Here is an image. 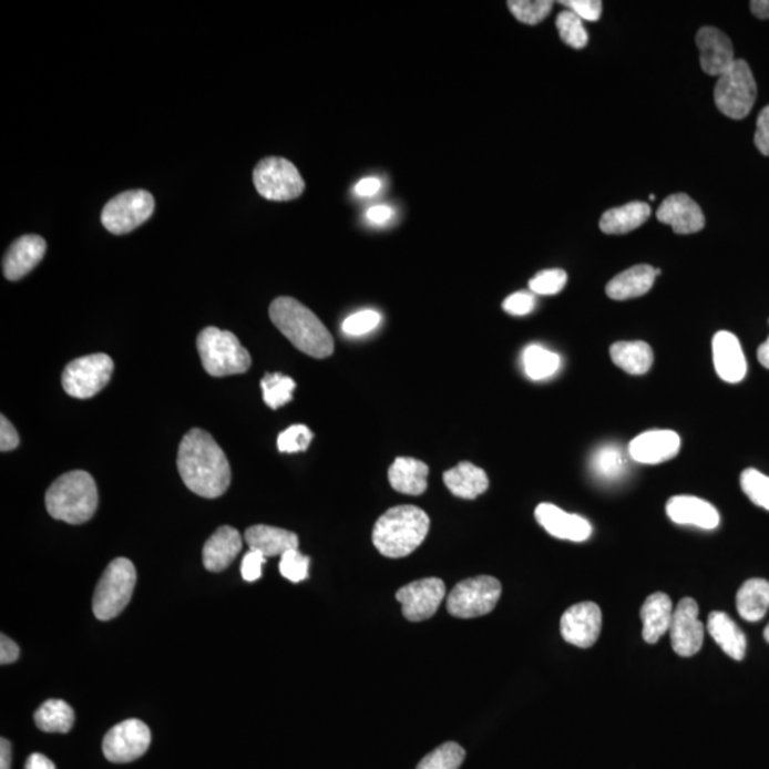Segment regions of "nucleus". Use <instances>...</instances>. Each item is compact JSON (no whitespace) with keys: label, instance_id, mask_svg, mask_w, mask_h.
Instances as JSON below:
<instances>
[{"label":"nucleus","instance_id":"a211bd4d","mask_svg":"<svg viewBox=\"0 0 769 769\" xmlns=\"http://www.w3.org/2000/svg\"><path fill=\"white\" fill-rule=\"evenodd\" d=\"M696 43L700 50L704 73L720 78L736 62L730 38L720 29L706 27L698 30Z\"/></svg>","mask_w":769,"mask_h":769},{"label":"nucleus","instance_id":"c03bdc74","mask_svg":"<svg viewBox=\"0 0 769 769\" xmlns=\"http://www.w3.org/2000/svg\"><path fill=\"white\" fill-rule=\"evenodd\" d=\"M381 314L373 311V309H363L352 314L342 324L344 332L351 337H361L366 334L373 331L381 324Z\"/></svg>","mask_w":769,"mask_h":769},{"label":"nucleus","instance_id":"864d4df0","mask_svg":"<svg viewBox=\"0 0 769 769\" xmlns=\"http://www.w3.org/2000/svg\"><path fill=\"white\" fill-rule=\"evenodd\" d=\"M381 180L377 177H367L357 183L356 193L359 197H373L381 192Z\"/></svg>","mask_w":769,"mask_h":769},{"label":"nucleus","instance_id":"5701e85b","mask_svg":"<svg viewBox=\"0 0 769 769\" xmlns=\"http://www.w3.org/2000/svg\"><path fill=\"white\" fill-rule=\"evenodd\" d=\"M243 548L242 534L232 526L219 527L203 547V563L208 572L219 573L236 561Z\"/></svg>","mask_w":769,"mask_h":769},{"label":"nucleus","instance_id":"f3484780","mask_svg":"<svg viewBox=\"0 0 769 769\" xmlns=\"http://www.w3.org/2000/svg\"><path fill=\"white\" fill-rule=\"evenodd\" d=\"M534 516L544 531L562 541L582 543L588 541L593 533L592 524L587 519L564 512L552 503L539 504Z\"/></svg>","mask_w":769,"mask_h":769},{"label":"nucleus","instance_id":"ea45409f","mask_svg":"<svg viewBox=\"0 0 769 769\" xmlns=\"http://www.w3.org/2000/svg\"><path fill=\"white\" fill-rule=\"evenodd\" d=\"M741 489L758 507L769 511V478L757 469H746L741 473Z\"/></svg>","mask_w":769,"mask_h":769},{"label":"nucleus","instance_id":"0eeeda50","mask_svg":"<svg viewBox=\"0 0 769 769\" xmlns=\"http://www.w3.org/2000/svg\"><path fill=\"white\" fill-rule=\"evenodd\" d=\"M757 99V83L746 60L737 59L726 73L718 78L714 89V102L722 114L734 120L746 119Z\"/></svg>","mask_w":769,"mask_h":769},{"label":"nucleus","instance_id":"bb28decb","mask_svg":"<svg viewBox=\"0 0 769 769\" xmlns=\"http://www.w3.org/2000/svg\"><path fill=\"white\" fill-rule=\"evenodd\" d=\"M429 468L414 458H398L389 468L388 479L394 491L419 496L428 489Z\"/></svg>","mask_w":769,"mask_h":769},{"label":"nucleus","instance_id":"dca6fc26","mask_svg":"<svg viewBox=\"0 0 769 769\" xmlns=\"http://www.w3.org/2000/svg\"><path fill=\"white\" fill-rule=\"evenodd\" d=\"M681 448L680 434L673 431H648L634 438L627 453L633 462L658 464L677 457Z\"/></svg>","mask_w":769,"mask_h":769},{"label":"nucleus","instance_id":"20e7f679","mask_svg":"<svg viewBox=\"0 0 769 769\" xmlns=\"http://www.w3.org/2000/svg\"><path fill=\"white\" fill-rule=\"evenodd\" d=\"M99 492L92 474L73 471L62 474L47 493V509L57 521L86 523L98 511Z\"/></svg>","mask_w":769,"mask_h":769},{"label":"nucleus","instance_id":"393cba45","mask_svg":"<svg viewBox=\"0 0 769 769\" xmlns=\"http://www.w3.org/2000/svg\"><path fill=\"white\" fill-rule=\"evenodd\" d=\"M249 551L263 553L266 557L283 556L288 551H297L299 546L296 533L286 529L257 524L246 532Z\"/></svg>","mask_w":769,"mask_h":769},{"label":"nucleus","instance_id":"58836bf2","mask_svg":"<svg viewBox=\"0 0 769 769\" xmlns=\"http://www.w3.org/2000/svg\"><path fill=\"white\" fill-rule=\"evenodd\" d=\"M507 7L519 22L537 24L551 14L553 2L551 0H511Z\"/></svg>","mask_w":769,"mask_h":769},{"label":"nucleus","instance_id":"f704fd0d","mask_svg":"<svg viewBox=\"0 0 769 769\" xmlns=\"http://www.w3.org/2000/svg\"><path fill=\"white\" fill-rule=\"evenodd\" d=\"M524 373L532 381H543L557 373L562 366V358L556 352L541 346H529L522 356Z\"/></svg>","mask_w":769,"mask_h":769},{"label":"nucleus","instance_id":"052dcab7","mask_svg":"<svg viewBox=\"0 0 769 769\" xmlns=\"http://www.w3.org/2000/svg\"><path fill=\"white\" fill-rule=\"evenodd\" d=\"M768 324H769V319H768Z\"/></svg>","mask_w":769,"mask_h":769},{"label":"nucleus","instance_id":"9b49d317","mask_svg":"<svg viewBox=\"0 0 769 769\" xmlns=\"http://www.w3.org/2000/svg\"><path fill=\"white\" fill-rule=\"evenodd\" d=\"M154 198L146 189H132L110 199L102 212V223L110 233L122 236L142 226L153 216Z\"/></svg>","mask_w":769,"mask_h":769},{"label":"nucleus","instance_id":"7ed1b4c3","mask_svg":"<svg viewBox=\"0 0 769 769\" xmlns=\"http://www.w3.org/2000/svg\"><path fill=\"white\" fill-rule=\"evenodd\" d=\"M431 521L421 507H391L378 519L372 532L373 546L389 558L412 554L427 539Z\"/></svg>","mask_w":769,"mask_h":769},{"label":"nucleus","instance_id":"f03ea898","mask_svg":"<svg viewBox=\"0 0 769 769\" xmlns=\"http://www.w3.org/2000/svg\"><path fill=\"white\" fill-rule=\"evenodd\" d=\"M269 318L288 341L307 356L324 359L332 356L334 338L311 309L291 297L274 299Z\"/></svg>","mask_w":769,"mask_h":769},{"label":"nucleus","instance_id":"b1692460","mask_svg":"<svg viewBox=\"0 0 769 769\" xmlns=\"http://www.w3.org/2000/svg\"><path fill=\"white\" fill-rule=\"evenodd\" d=\"M656 278V268L646 266V264L634 266L614 277L607 284L606 294L614 301L643 297L650 291Z\"/></svg>","mask_w":769,"mask_h":769},{"label":"nucleus","instance_id":"f8f14e48","mask_svg":"<svg viewBox=\"0 0 769 769\" xmlns=\"http://www.w3.org/2000/svg\"><path fill=\"white\" fill-rule=\"evenodd\" d=\"M152 744L147 724L126 720L114 726L103 740V753L110 762L126 763L139 760Z\"/></svg>","mask_w":769,"mask_h":769},{"label":"nucleus","instance_id":"423d86ee","mask_svg":"<svg viewBox=\"0 0 769 769\" xmlns=\"http://www.w3.org/2000/svg\"><path fill=\"white\" fill-rule=\"evenodd\" d=\"M136 581V568L129 558L119 557L110 563L94 592V616L99 621L109 622L122 614L132 601Z\"/></svg>","mask_w":769,"mask_h":769},{"label":"nucleus","instance_id":"3c124183","mask_svg":"<svg viewBox=\"0 0 769 769\" xmlns=\"http://www.w3.org/2000/svg\"><path fill=\"white\" fill-rule=\"evenodd\" d=\"M19 646L13 640H10L8 636L2 634L0 638V664L7 666V664H12L19 658Z\"/></svg>","mask_w":769,"mask_h":769},{"label":"nucleus","instance_id":"5fc2aeb1","mask_svg":"<svg viewBox=\"0 0 769 769\" xmlns=\"http://www.w3.org/2000/svg\"><path fill=\"white\" fill-rule=\"evenodd\" d=\"M27 769H57V767H54V763L50 761L48 757H44L43 753L37 752L28 758Z\"/></svg>","mask_w":769,"mask_h":769},{"label":"nucleus","instance_id":"39448f33","mask_svg":"<svg viewBox=\"0 0 769 769\" xmlns=\"http://www.w3.org/2000/svg\"><path fill=\"white\" fill-rule=\"evenodd\" d=\"M198 356L208 376H239L252 367V357L233 332L208 327L197 338Z\"/></svg>","mask_w":769,"mask_h":769},{"label":"nucleus","instance_id":"8fccbe9b","mask_svg":"<svg viewBox=\"0 0 769 769\" xmlns=\"http://www.w3.org/2000/svg\"><path fill=\"white\" fill-rule=\"evenodd\" d=\"M19 442L17 429L2 414V419H0V451H13L19 447Z\"/></svg>","mask_w":769,"mask_h":769},{"label":"nucleus","instance_id":"c756f323","mask_svg":"<svg viewBox=\"0 0 769 769\" xmlns=\"http://www.w3.org/2000/svg\"><path fill=\"white\" fill-rule=\"evenodd\" d=\"M650 216L652 208L647 203L632 202L626 206L607 209L598 226L608 236H621L642 227Z\"/></svg>","mask_w":769,"mask_h":769},{"label":"nucleus","instance_id":"473e14b6","mask_svg":"<svg viewBox=\"0 0 769 769\" xmlns=\"http://www.w3.org/2000/svg\"><path fill=\"white\" fill-rule=\"evenodd\" d=\"M769 608V582L751 578L737 593V611L744 621L756 623L766 616Z\"/></svg>","mask_w":769,"mask_h":769},{"label":"nucleus","instance_id":"ddd939ff","mask_svg":"<svg viewBox=\"0 0 769 769\" xmlns=\"http://www.w3.org/2000/svg\"><path fill=\"white\" fill-rule=\"evenodd\" d=\"M447 587L441 578L429 577L399 588L397 601L401 603L403 617L409 622H423L434 616L441 607Z\"/></svg>","mask_w":769,"mask_h":769},{"label":"nucleus","instance_id":"6e6552de","mask_svg":"<svg viewBox=\"0 0 769 769\" xmlns=\"http://www.w3.org/2000/svg\"><path fill=\"white\" fill-rule=\"evenodd\" d=\"M502 596V584L491 576L466 578L449 593L448 612L459 618H474L494 611Z\"/></svg>","mask_w":769,"mask_h":769},{"label":"nucleus","instance_id":"4468645a","mask_svg":"<svg viewBox=\"0 0 769 769\" xmlns=\"http://www.w3.org/2000/svg\"><path fill=\"white\" fill-rule=\"evenodd\" d=\"M602 611L596 603L584 602L574 604L564 612L561 621V632L564 640L581 648L592 647L602 632Z\"/></svg>","mask_w":769,"mask_h":769},{"label":"nucleus","instance_id":"a878e982","mask_svg":"<svg viewBox=\"0 0 769 769\" xmlns=\"http://www.w3.org/2000/svg\"><path fill=\"white\" fill-rule=\"evenodd\" d=\"M673 603L666 593H654L644 602L640 616L643 638L648 644H656L667 632L673 621Z\"/></svg>","mask_w":769,"mask_h":769},{"label":"nucleus","instance_id":"603ef678","mask_svg":"<svg viewBox=\"0 0 769 769\" xmlns=\"http://www.w3.org/2000/svg\"><path fill=\"white\" fill-rule=\"evenodd\" d=\"M392 217L393 209L387 204H377L367 212V218L376 226H383V224L391 222Z\"/></svg>","mask_w":769,"mask_h":769},{"label":"nucleus","instance_id":"4d7b16f0","mask_svg":"<svg viewBox=\"0 0 769 769\" xmlns=\"http://www.w3.org/2000/svg\"><path fill=\"white\" fill-rule=\"evenodd\" d=\"M750 8L758 19H769V0H752Z\"/></svg>","mask_w":769,"mask_h":769},{"label":"nucleus","instance_id":"2eb2a0df","mask_svg":"<svg viewBox=\"0 0 769 769\" xmlns=\"http://www.w3.org/2000/svg\"><path fill=\"white\" fill-rule=\"evenodd\" d=\"M671 646L681 657H693L701 650L704 626L698 618V604L690 597L683 598L673 613L670 626Z\"/></svg>","mask_w":769,"mask_h":769},{"label":"nucleus","instance_id":"c85d7f7f","mask_svg":"<svg viewBox=\"0 0 769 769\" xmlns=\"http://www.w3.org/2000/svg\"><path fill=\"white\" fill-rule=\"evenodd\" d=\"M708 633L714 638V642L722 648V652L741 662L746 657L747 638L741 628L737 626L728 614L722 612H712L708 616L707 624Z\"/></svg>","mask_w":769,"mask_h":769},{"label":"nucleus","instance_id":"9d476101","mask_svg":"<svg viewBox=\"0 0 769 769\" xmlns=\"http://www.w3.org/2000/svg\"><path fill=\"white\" fill-rule=\"evenodd\" d=\"M113 371V359L106 353L74 359L62 373L63 389L72 398H93L106 388Z\"/></svg>","mask_w":769,"mask_h":769},{"label":"nucleus","instance_id":"4be33fe9","mask_svg":"<svg viewBox=\"0 0 769 769\" xmlns=\"http://www.w3.org/2000/svg\"><path fill=\"white\" fill-rule=\"evenodd\" d=\"M667 516L670 521L684 526H696L712 531L720 524V513L712 506L711 503L703 501L700 498L674 496L667 502Z\"/></svg>","mask_w":769,"mask_h":769},{"label":"nucleus","instance_id":"aec40b11","mask_svg":"<svg viewBox=\"0 0 769 769\" xmlns=\"http://www.w3.org/2000/svg\"><path fill=\"white\" fill-rule=\"evenodd\" d=\"M714 368L724 382L738 383L747 376V359L732 332L720 331L712 338Z\"/></svg>","mask_w":769,"mask_h":769},{"label":"nucleus","instance_id":"72a5a7b5","mask_svg":"<svg viewBox=\"0 0 769 769\" xmlns=\"http://www.w3.org/2000/svg\"><path fill=\"white\" fill-rule=\"evenodd\" d=\"M34 722L44 732L66 734L74 726V711L68 703L49 700L34 712Z\"/></svg>","mask_w":769,"mask_h":769},{"label":"nucleus","instance_id":"37998d69","mask_svg":"<svg viewBox=\"0 0 769 769\" xmlns=\"http://www.w3.org/2000/svg\"><path fill=\"white\" fill-rule=\"evenodd\" d=\"M308 571L309 557L299 553L298 548L297 551H288L283 554L281 562H279V573H281L287 581L293 583L306 581Z\"/></svg>","mask_w":769,"mask_h":769},{"label":"nucleus","instance_id":"79ce46f5","mask_svg":"<svg viewBox=\"0 0 769 769\" xmlns=\"http://www.w3.org/2000/svg\"><path fill=\"white\" fill-rule=\"evenodd\" d=\"M312 439L314 433L309 431L306 424H293V427H289L283 433H279L277 444L279 452H304L307 451Z\"/></svg>","mask_w":769,"mask_h":769},{"label":"nucleus","instance_id":"de8ad7c7","mask_svg":"<svg viewBox=\"0 0 769 769\" xmlns=\"http://www.w3.org/2000/svg\"><path fill=\"white\" fill-rule=\"evenodd\" d=\"M267 557L257 551H249L243 558L242 574L244 581L253 583L263 576V566Z\"/></svg>","mask_w":769,"mask_h":769},{"label":"nucleus","instance_id":"13d9d810","mask_svg":"<svg viewBox=\"0 0 769 769\" xmlns=\"http://www.w3.org/2000/svg\"><path fill=\"white\" fill-rule=\"evenodd\" d=\"M758 361H760L763 368L769 369V337L766 342L758 348Z\"/></svg>","mask_w":769,"mask_h":769},{"label":"nucleus","instance_id":"e433bc0d","mask_svg":"<svg viewBox=\"0 0 769 769\" xmlns=\"http://www.w3.org/2000/svg\"><path fill=\"white\" fill-rule=\"evenodd\" d=\"M466 751L457 742H444L437 750L428 753L417 769H459L461 768Z\"/></svg>","mask_w":769,"mask_h":769},{"label":"nucleus","instance_id":"bf43d9fd","mask_svg":"<svg viewBox=\"0 0 769 769\" xmlns=\"http://www.w3.org/2000/svg\"><path fill=\"white\" fill-rule=\"evenodd\" d=\"M763 638H766L767 643H769V624L766 627V630H763Z\"/></svg>","mask_w":769,"mask_h":769},{"label":"nucleus","instance_id":"f257e3e1","mask_svg":"<svg viewBox=\"0 0 769 769\" xmlns=\"http://www.w3.org/2000/svg\"><path fill=\"white\" fill-rule=\"evenodd\" d=\"M177 468L184 484L202 498L223 496L232 483V468L226 453L203 429L194 428L183 438Z\"/></svg>","mask_w":769,"mask_h":769},{"label":"nucleus","instance_id":"4c0bfd02","mask_svg":"<svg viewBox=\"0 0 769 769\" xmlns=\"http://www.w3.org/2000/svg\"><path fill=\"white\" fill-rule=\"evenodd\" d=\"M556 27L558 34L567 47L573 49H584L588 43V34L586 29H584L583 20L571 12V10H564V12L558 13L556 19Z\"/></svg>","mask_w":769,"mask_h":769},{"label":"nucleus","instance_id":"6ab92c4d","mask_svg":"<svg viewBox=\"0 0 769 769\" xmlns=\"http://www.w3.org/2000/svg\"><path fill=\"white\" fill-rule=\"evenodd\" d=\"M657 219L683 236L701 232L706 226L701 207L684 193L673 194L664 199L657 209Z\"/></svg>","mask_w":769,"mask_h":769},{"label":"nucleus","instance_id":"09e8293b","mask_svg":"<svg viewBox=\"0 0 769 769\" xmlns=\"http://www.w3.org/2000/svg\"><path fill=\"white\" fill-rule=\"evenodd\" d=\"M756 146L763 156H769V106L763 107L757 119Z\"/></svg>","mask_w":769,"mask_h":769},{"label":"nucleus","instance_id":"6e6d98bb","mask_svg":"<svg viewBox=\"0 0 769 769\" xmlns=\"http://www.w3.org/2000/svg\"><path fill=\"white\" fill-rule=\"evenodd\" d=\"M10 766H12V746L7 738H2L0 741V769H10Z\"/></svg>","mask_w":769,"mask_h":769},{"label":"nucleus","instance_id":"2f4dec72","mask_svg":"<svg viewBox=\"0 0 769 769\" xmlns=\"http://www.w3.org/2000/svg\"><path fill=\"white\" fill-rule=\"evenodd\" d=\"M628 453L617 444H603L594 451L591 459V469L598 481L614 483L621 481L628 471Z\"/></svg>","mask_w":769,"mask_h":769},{"label":"nucleus","instance_id":"7c9ffc66","mask_svg":"<svg viewBox=\"0 0 769 769\" xmlns=\"http://www.w3.org/2000/svg\"><path fill=\"white\" fill-rule=\"evenodd\" d=\"M611 357L614 366L630 376H644L650 371L654 353L650 346L643 341H622L613 344Z\"/></svg>","mask_w":769,"mask_h":769},{"label":"nucleus","instance_id":"a19ab883","mask_svg":"<svg viewBox=\"0 0 769 769\" xmlns=\"http://www.w3.org/2000/svg\"><path fill=\"white\" fill-rule=\"evenodd\" d=\"M567 284V274L561 268L544 269L537 273L531 281L529 288L539 296H556Z\"/></svg>","mask_w":769,"mask_h":769},{"label":"nucleus","instance_id":"c9c22d12","mask_svg":"<svg viewBox=\"0 0 769 769\" xmlns=\"http://www.w3.org/2000/svg\"><path fill=\"white\" fill-rule=\"evenodd\" d=\"M297 383L293 378L283 373H267L262 379L264 402L271 409H278L293 401V392Z\"/></svg>","mask_w":769,"mask_h":769},{"label":"nucleus","instance_id":"412c9836","mask_svg":"<svg viewBox=\"0 0 769 769\" xmlns=\"http://www.w3.org/2000/svg\"><path fill=\"white\" fill-rule=\"evenodd\" d=\"M47 253V242L42 237L28 234L17 239L4 254L3 276L10 281L28 276L42 262Z\"/></svg>","mask_w":769,"mask_h":769},{"label":"nucleus","instance_id":"1a4fd4ad","mask_svg":"<svg viewBox=\"0 0 769 769\" xmlns=\"http://www.w3.org/2000/svg\"><path fill=\"white\" fill-rule=\"evenodd\" d=\"M254 186L269 202L296 199L306 189V183L298 168L283 157H267L254 168Z\"/></svg>","mask_w":769,"mask_h":769},{"label":"nucleus","instance_id":"49530a36","mask_svg":"<svg viewBox=\"0 0 769 769\" xmlns=\"http://www.w3.org/2000/svg\"><path fill=\"white\" fill-rule=\"evenodd\" d=\"M561 3L577 14L578 18L588 20V22H597L602 17L603 3L601 0H562Z\"/></svg>","mask_w":769,"mask_h":769},{"label":"nucleus","instance_id":"cd10ccee","mask_svg":"<svg viewBox=\"0 0 769 769\" xmlns=\"http://www.w3.org/2000/svg\"><path fill=\"white\" fill-rule=\"evenodd\" d=\"M443 482L454 496L473 501L489 489V478L483 469L471 462H461L443 473Z\"/></svg>","mask_w":769,"mask_h":769},{"label":"nucleus","instance_id":"a18cd8bd","mask_svg":"<svg viewBox=\"0 0 769 769\" xmlns=\"http://www.w3.org/2000/svg\"><path fill=\"white\" fill-rule=\"evenodd\" d=\"M503 309L511 316L523 317L531 314L536 307V297L533 293L519 291L512 294L503 301Z\"/></svg>","mask_w":769,"mask_h":769}]
</instances>
